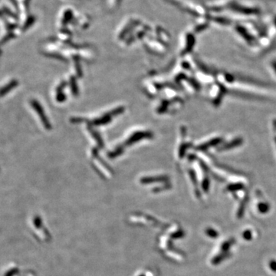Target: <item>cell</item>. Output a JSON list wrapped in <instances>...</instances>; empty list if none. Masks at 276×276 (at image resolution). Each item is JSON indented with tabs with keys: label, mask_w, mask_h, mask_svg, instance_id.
I'll return each instance as SVG.
<instances>
[{
	"label": "cell",
	"mask_w": 276,
	"mask_h": 276,
	"mask_svg": "<svg viewBox=\"0 0 276 276\" xmlns=\"http://www.w3.org/2000/svg\"><path fill=\"white\" fill-rule=\"evenodd\" d=\"M220 140H221V139H220V138L213 139V140H210V141L207 142V143H204L203 145H202V146L200 147V149L205 150V149H207V148H209V147H211V146H216V145H217L219 143H220Z\"/></svg>",
	"instance_id": "obj_1"
},
{
	"label": "cell",
	"mask_w": 276,
	"mask_h": 276,
	"mask_svg": "<svg viewBox=\"0 0 276 276\" xmlns=\"http://www.w3.org/2000/svg\"><path fill=\"white\" fill-rule=\"evenodd\" d=\"M241 139H236L235 140H233L232 142H231L230 143H228V144L225 145L223 147V148H222V150H229L230 148H232V147H235V146H238V145L241 144Z\"/></svg>",
	"instance_id": "obj_2"
},
{
	"label": "cell",
	"mask_w": 276,
	"mask_h": 276,
	"mask_svg": "<svg viewBox=\"0 0 276 276\" xmlns=\"http://www.w3.org/2000/svg\"><path fill=\"white\" fill-rule=\"evenodd\" d=\"M272 67H273V68H274V70L275 71V72H276V61H274V62L272 63Z\"/></svg>",
	"instance_id": "obj_3"
},
{
	"label": "cell",
	"mask_w": 276,
	"mask_h": 276,
	"mask_svg": "<svg viewBox=\"0 0 276 276\" xmlns=\"http://www.w3.org/2000/svg\"><path fill=\"white\" fill-rule=\"evenodd\" d=\"M275 142H276V138H275Z\"/></svg>",
	"instance_id": "obj_4"
},
{
	"label": "cell",
	"mask_w": 276,
	"mask_h": 276,
	"mask_svg": "<svg viewBox=\"0 0 276 276\" xmlns=\"http://www.w3.org/2000/svg\"><path fill=\"white\" fill-rule=\"evenodd\" d=\"M142 276H143V275H142Z\"/></svg>",
	"instance_id": "obj_5"
}]
</instances>
